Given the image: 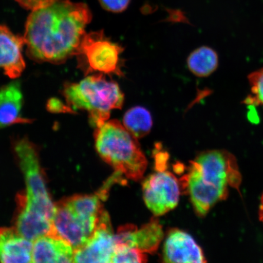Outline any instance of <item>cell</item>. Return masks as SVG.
Wrapping results in <instances>:
<instances>
[{"label": "cell", "mask_w": 263, "mask_h": 263, "mask_svg": "<svg viewBox=\"0 0 263 263\" xmlns=\"http://www.w3.org/2000/svg\"><path fill=\"white\" fill-rule=\"evenodd\" d=\"M74 249L65 240L51 235L33 241L32 262H73Z\"/></svg>", "instance_id": "13"}, {"label": "cell", "mask_w": 263, "mask_h": 263, "mask_svg": "<svg viewBox=\"0 0 263 263\" xmlns=\"http://www.w3.org/2000/svg\"><path fill=\"white\" fill-rule=\"evenodd\" d=\"M92 15L84 3L57 0L34 10L26 22V52L38 62L64 63L77 53Z\"/></svg>", "instance_id": "1"}, {"label": "cell", "mask_w": 263, "mask_h": 263, "mask_svg": "<svg viewBox=\"0 0 263 263\" xmlns=\"http://www.w3.org/2000/svg\"><path fill=\"white\" fill-rule=\"evenodd\" d=\"M23 7L32 10L37 9L51 4L57 0H15Z\"/></svg>", "instance_id": "21"}, {"label": "cell", "mask_w": 263, "mask_h": 263, "mask_svg": "<svg viewBox=\"0 0 263 263\" xmlns=\"http://www.w3.org/2000/svg\"><path fill=\"white\" fill-rule=\"evenodd\" d=\"M116 241L111 228L110 217L103 209L96 229L84 246L76 249L74 262H111Z\"/></svg>", "instance_id": "9"}, {"label": "cell", "mask_w": 263, "mask_h": 263, "mask_svg": "<svg viewBox=\"0 0 263 263\" xmlns=\"http://www.w3.org/2000/svg\"><path fill=\"white\" fill-rule=\"evenodd\" d=\"M146 254L127 246L116 244L111 262H146Z\"/></svg>", "instance_id": "19"}, {"label": "cell", "mask_w": 263, "mask_h": 263, "mask_svg": "<svg viewBox=\"0 0 263 263\" xmlns=\"http://www.w3.org/2000/svg\"><path fill=\"white\" fill-rule=\"evenodd\" d=\"M95 147L99 155L127 179L142 178L147 161L137 139L117 120H107L96 127Z\"/></svg>", "instance_id": "3"}, {"label": "cell", "mask_w": 263, "mask_h": 263, "mask_svg": "<svg viewBox=\"0 0 263 263\" xmlns=\"http://www.w3.org/2000/svg\"><path fill=\"white\" fill-rule=\"evenodd\" d=\"M123 50L121 46L111 41L100 31L85 33L75 55L79 68L85 74L122 76L121 54Z\"/></svg>", "instance_id": "6"}, {"label": "cell", "mask_w": 263, "mask_h": 263, "mask_svg": "<svg viewBox=\"0 0 263 263\" xmlns=\"http://www.w3.org/2000/svg\"><path fill=\"white\" fill-rule=\"evenodd\" d=\"M63 95L71 112L87 111L95 127L107 121L111 111L120 109L124 100L119 85L103 74L88 76L78 83L66 84Z\"/></svg>", "instance_id": "4"}, {"label": "cell", "mask_w": 263, "mask_h": 263, "mask_svg": "<svg viewBox=\"0 0 263 263\" xmlns=\"http://www.w3.org/2000/svg\"><path fill=\"white\" fill-rule=\"evenodd\" d=\"M179 180L197 215L204 216L228 197L229 188L239 191L242 179L235 156L228 151L213 150L200 153L191 161Z\"/></svg>", "instance_id": "2"}, {"label": "cell", "mask_w": 263, "mask_h": 263, "mask_svg": "<svg viewBox=\"0 0 263 263\" xmlns=\"http://www.w3.org/2000/svg\"><path fill=\"white\" fill-rule=\"evenodd\" d=\"M251 93L245 101L249 106H263V68L255 71L248 77Z\"/></svg>", "instance_id": "18"}, {"label": "cell", "mask_w": 263, "mask_h": 263, "mask_svg": "<svg viewBox=\"0 0 263 263\" xmlns=\"http://www.w3.org/2000/svg\"><path fill=\"white\" fill-rule=\"evenodd\" d=\"M24 97L17 82L5 85L0 89V128L30 120L21 116Z\"/></svg>", "instance_id": "15"}, {"label": "cell", "mask_w": 263, "mask_h": 263, "mask_svg": "<svg viewBox=\"0 0 263 263\" xmlns=\"http://www.w3.org/2000/svg\"><path fill=\"white\" fill-rule=\"evenodd\" d=\"M123 126L136 139L147 136L153 127V118L146 108L137 106L130 108L124 114Z\"/></svg>", "instance_id": "17"}, {"label": "cell", "mask_w": 263, "mask_h": 263, "mask_svg": "<svg viewBox=\"0 0 263 263\" xmlns=\"http://www.w3.org/2000/svg\"><path fill=\"white\" fill-rule=\"evenodd\" d=\"M259 220H260L263 223V194L261 197L260 205H259Z\"/></svg>", "instance_id": "23"}, {"label": "cell", "mask_w": 263, "mask_h": 263, "mask_svg": "<svg viewBox=\"0 0 263 263\" xmlns=\"http://www.w3.org/2000/svg\"><path fill=\"white\" fill-rule=\"evenodd\" d=\"M14 150L26 184L25 192L16 197V213L28 218L52 222L57 208L46 186L37 149L34 144L24 138L15 141Z\"/></svg>", "instance_id": "5"}, {"label": "cell", "mask_w": 263, "mask_h": 263, "mask_svg": "<svg viewBox=\"0 0 263 263\" xmlns=\"http://www.w3.org/2000/svg\"><path fill=\"white\" fill-rule=\"evenodd\" d=\"M165 262H205L201 248L189 233L177 229L167 233L163 251Z\"/></svg>", "instance_id": "11"}, {"label": "cell", "mask_w": 263, "mask_h": 263, "mask_svg": "<svg viewBox=\"0 0 263 263\" xmlns=\"http://www.w3.org/2000/svg\"><path fill=\"white\" fill-rule=\"evenodd\" d=\"M168 156L166 153L156 154V172L143 183V195L147 208L156 216L163 215L178 204L180 183L167 170Z\"/></svg>", "instance_id": "7"}, {"label": "cell", "mask_w": 263, "mask_h": 263, "mask_svg": "<svg viewBox=\"0 0 263 263\" xmlns=\"http://www.w3.org/2000/svg\"><path fill=\"white\" fill-rule=\"evenodd\" d=\"M24 37L14 34L6 26H0V68L10 78L21 77L25 70L22 55Z\"/></svg>", "instance_id": "12"}, {"label": "cell", "mask_w": 263, "mask_h": 263, "mask_svg": "<svg viewBox=\"0 0 263 263\" xmlns=\"http://www.w3.org/2000/svg\"><path fill=\"white\" fill-rule=\"evenodd\" d=\"M33 241L24 237L14 228H0V262H32Z\"/></svg>", "instance_id": "14"}, {"label": "cell", "mask_w": 263, "mask_h": 263, "mask_svg": "<svg viewBox=\"0 0 263 263\" xmlns=\"http://www.w3.org/2000/svg\"><path fill=\"white\" fill-rule=\"evenodd\" d=\"M163 236L162 225L159 220L153 218L140 228L133 224L120 227L115 241L116 244L136 249L144 254H153L159 248Z\"/></svg>", "instance_id": "10"}, {"label": "cell", "mask_w": 263, "mask_h": 263, "mask_svg": "<svg viewBox=\"0 0 263 263\" xmlns=\"http://www.w3.org/2000/svg\"><path fill=\"white\" fill-rule=\"evenodd\" d=\"M48 107L49 110L54 112H71L68 106H65L62 102L55 99H52L49 101Z\"/></svg>", "instance_id": "22"}, {"label": "cell", "mask_w": 263, "mask_h": 263, "mask_svg": "<svg viewBox=\"0 0 263 263\" xmlns=\"http://www.w3.org/2000/svg\"><path fill=\"white\" fill-rule=\"evenodd\" d=\"M50 234L71 245L74 249L84 246L97 228L98 222L84 219L71 210L64 200L55 205Z\"/></svg>", "instance_id": "8"}, {"label": "cell", "mask_w": 263, "mask_h": 263, "mask_svg": "<svg viewBox=\"0 0 263 263\" xmlns=\"http://www.w3.org/2000/svg\"><path fill=\"white\" fill-rule=\"evenodd\" d=\"M100 4L106 11L114 12H122L129 6L130 0H99Z\"/></svg>", "instance_id": "20"}, {"label": "cell", "mask_w": 263, "mask_h": 263, "mask_svg": "<svg viewBox=\"0 0 263 263\" xmlns=\"http://www.w3.org/2000/svg\"><path fill=\"white\" fill-rule=\"evenodd\" d=\"M218 64L216 52L205 46L196 49L187 59L189 70L199 78H205L212 74L218 68Z\"/></svg>", "instance_id": "16"}]
</instances>
